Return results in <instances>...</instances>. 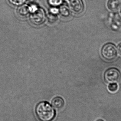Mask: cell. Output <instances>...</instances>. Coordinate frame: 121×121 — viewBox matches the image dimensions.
Wrapping results in <instances>:
<instances>
[{"label": "cell", "instance_id": "9c48e42d", "mask_svg": "<svg viewBox=\"0 0 121 121\" xmlns=\"http://www.w3.org/2000/svg\"><path fill=\"white\" fill-rule=\"evenodd\" d=\"M59 10L60 15L64 18H68L70 15V10L66 6H61Z\"/></svg>", "mask_w": 121, "mask_h": 121}, {"label": "cell", "instance_id": "5bb4252c", "mask_svg": "<svg viewBox=\"0 0 121 121\" xmlns=\"http://www.w3.org/2000/svg\"><path fill=\"white\" fill-rule=\"evenodd\" d=\"M29 10L30 12L33 13L35 12L38 9L37 5L36 4H32L30 6H29Z\"/></svg>", "mask_w": 121, "mask_h": 121}, {"label": "cell", "instance_id": "7a4b0ae2", "mask_svg": "<svg viewBox=\"0 0 121 121\" xmlns=\"http://www.w3.org/2000/svg\"><path fill=\"white\" fill-rule=\"evenodd\" d=\"M118 50L114 44L108 43L102 47L101 54L102 57L107 61H112L115 60L118 55Z\"/></svg>", "mask_w": 121, "mask_h": 121}, {"label": "cell", "instance_id": "3957f363", "mask_svg": "<svg viewBox=\"0 0 121 121\" xmlns=\"http://www.w3.org/2000/svg\"><path fill=\"white\" fill-rule=\"evenodd\" d=\"M104 79L107 83L118 82L121 77V72L115 67H111L105 71L104 74Z\"/></svg>", "mask_w": 121, "mask_h": 121}, {"label": "cell", "instance_id": "ac0fdd59", "mask_svg": "<svg viewBox=\"0 0 121 121\" xmlns=\"http://www.w3.org/2000/svg\"><path fill=\"white\" fill-rule=\"evenodd\" d=\"M119 1H121V0H119Z\"/></svg>", "mask_w": 121, "mask_h": 121}, {"label": "cell", "instance_id": "2e32d148", "mask_svg": "<svg viewBox=\"0 0 121 121\" xmlns=\"http://www.w3.org/2000/svg\"><path fill=\"white\" fill-rule=\"evenodd\" d=\"M117 48L118 52L119 54L121 55V43H119V44L118 45Z\"/></svg>", "mask_w": 121, "mask_h": 121}, {"label": "cell", "instance_id": "5b68a950", "mask_svg": "<svg viewBox=\"0 0 121 121\" xmlns=\"http://www.w3.org/2000/svg\"><path fill=\"white\" fill-rule=\"evenodd\" d=\"M67 4L68 8L73 13H81L84 9V6L82 0H64Z\"/></svg>", "mask_w": 121, "mask_h": 121}, {"label": "cell", "instance_id": "7c38bea8", "mask_svg": "<svg viewBox=\"0 0 121 121\" xmlns=\"http://www.w3.org/2000/svg\"><path fill=\"white\" fill-rule=\"evenodd\" d=\"M12 5L15 6H20L23 5L26 0H9Z\"/></svg>", "mask_w": 121, "mask_h": 121}, {"label": "cell", "instance_id": "6da1fadb", "mask_svg": "<svg viewBox=\"0 0 121 121\" xmlns=\"http://www.w3.org/2000/svg\"><path fill=\"white\" fill-rule=\"evenodd\" d=\"M35 112L38 118L42 121H52L55 117V111L48 102H42L38 104Z\"/></svg>", "mask_w": 121, "mask_h": 121}, {"label": "cell", "instance_id": "8fae6325", "mask_svg": "<svg viewBox=\"0 0 121 121\" xmlns=\"http://www.w3.org/2000/svg\"><path fill=\"white\" fill-rule=\"evenodd\" d=\"M108 89L111 92H116L118 89V85L116 82L109 83L108 86Z\"/></svg>", "mask_w": 121, "mask_h": 121}, {"label": "cell", "instance_id": "ba28073f", "mask_svg": "<svg viewBox=\"0 0 121 121\" xmlns=\"http://www.w3.org/2000/svg\"><path fill=\"white\" fill-rule=\"evenodd\" d=\"M30 13L29 6L26 4L20 5L17 10V13L21 18L26 17L29 15Z\"/></svg>", "mask_w": 121, "mask_h": 121}, {"label": "cell", "instance_id": "30bf717a", "mask_svg": "<svg viewBox=\"0 0 121 121\" xmlns=\"http://www.w3.org/2000/svg\"><path fill=\"white\" fill-rule=\"evenodd\" d=\"M47 19L48 22L50 23H54L56 22L58 20V17L57 15L50 13L47 16Z\"/></svg>", "mask_w": 121, "mask_h": 121}, {"label": "cell", "instance_id": "8992f818", "mask_svg": "<svg viewBox=\"0 0 121 121\" xmlns=\"http://www.w3.org/2000/svg\"><path fill=\"white\" fill-rule=\"evenodd\" d=\"M121 5V2L119 0H108L107 3V8L112 11L118 10Z\"/></svg>", "mask_w": 121, "mask_h": 121}, {"label": "cell", "instance_id": "52a82bcc", "mask_svg": "<svg viewBox=\"0 0 121 121\" xmlns=\"http://www.w3.org/2000/svg\"><path fill=\"white\" fill-rule=\"evenodd\" d=\"M52 105L56 110L60 111L64 107L65 102L61 97H57L54 98L52 100Z\"/></svg>", "mask_w": 121, "mask_h": 121}, {"label": "cell", "instance_id": "4fadbf2b", "mask_svg": "<svg viewBox=\"0 0 121 121\" xmlns=\"http://www.w3.org/2000/svg\"><path fill=\"white\" fill-rule=\"evenodd\" d=\"M63 0H48L49 3L54 6H59L62 4Z\"/></svg>", "mask_w": 121, "mask_h": 121}, {"label": "cell", "instance_id": "9a60e30c", "mask_svg": "<svg viewBox=\"0 0 121 121\" xmlns=\"http://www.w3.org/2000/svg\"><path fill=\"white\" fill-rule=\"evenodd\" d=\"M50 12L51 13L55 15H57L59 13V10L57 8L54 7L50 9Z\"/></svg>", "mask_w": 121, "mask_h": 121}, {"label": "cell", "instance_id": "d6986e66", "mask_svg": "<svg viewBox=\"0 0 121 121\" xmlns=\"http://www.w3.org/2000/svg\"></svg>", "mask_w": 121, "mask_h": 121}, {"label": "cell", "instance_id": "e0dca14e", "mask_svg": "<svg viewBox=\"0 0 121 121\" xmlns=\"http://www.w3.org/2000/svg\"><path fill=\"white\" fill-rule=\"evenodd\" d=\"M35 0H29V1H30V2H33V1H34Z\"/></svg>", "mask_w": 121, "mask_h": 121}, {"label": "cell", "instance_id": "277c9868", "mask_svg": "<svg viewBox=\"0 0 121 121\" xmlns=\"http://www.w3.org/2000/svg\"><path fill=\"white\" fill-rule=\"evenodd\" d=\"M46 18L45 12L42 8H38L35 12L32 13L30 16L31 22L36 26L40 25L44 23Z\"/></svg>", "mask_w": 121, "mask_h": 121}]
</instances>
